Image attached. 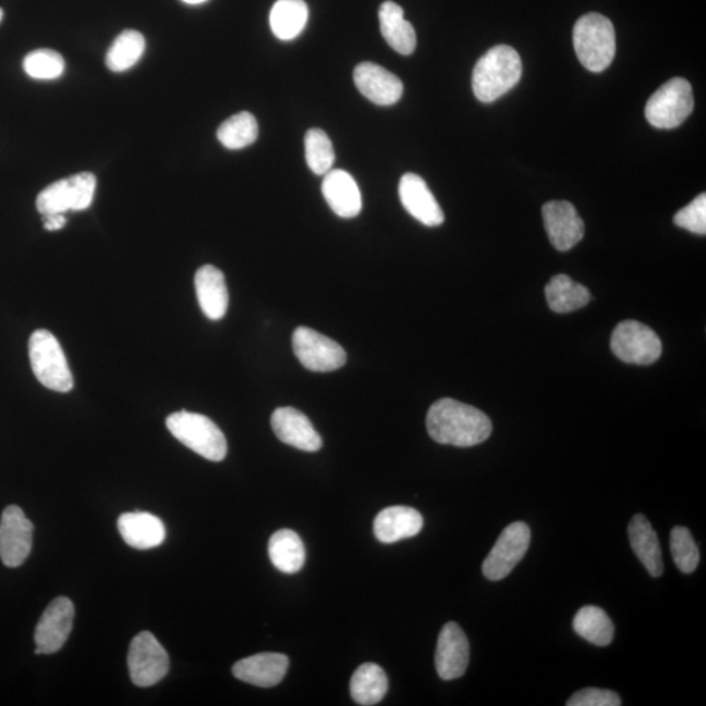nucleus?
I'll return each instance as SVG.
<instances>
[{
    "label": "nucleus",
    "instance_id": "obj_1",
    "mask_svg": "<svg viewBox=\"0 0 706 706\" xmlns=\"http://www.w3.org/2000/svg\"><path fill=\"white\" fill-rule=\"evenodd\" d=\"M427 429L438 444L470 448L488 440L493 421L478 408L444 398L429 408Z\"/></svg>",
    "mask_w": 706,
    "mask_h": 706
},
{
    "label": "nucleus",
    "instance_id": "obj_2",
    "mask_svg": "<svg viewBox=\"0 0 706 706\" xmlns=\"http://www.w3.org/2000/svg\"><path fill=\"white\" fill-rule=\"evenodd\" d=\"M521 77V57L508 44H497L475 64L474 93L481 102H494L515 88Z\"/></svg>",
    "mask_w": 706,
    "mask_h": 706
},
{
    "label": "nucleus",
    "instance_id": "obj_3",
    "mask_svg": "<svg viewBox=\"0 0 706 706\" xmlns=\"http://www.w3.org/2000/svg\"><path fill=\"white\" fill-rule=\"evenodd\" d=\"M575 51L586 70L601 72L613 63L616 36L611 20L591 12L579 18L574 28Z\"/></svg>",
    "mask_w": 706,
    "mask_h": 706
},
{
    "label": "nucleus",
    "instance_id": "obj_4",
    "mask_svg": "<svg viewBox=\"0 0 706 706\" xmlns=\"http://www.w3.org/2000/svg\"><path fill=\"white\" fill-rule=\"evenodd\" d=\"M167 427L178 441L200 457L212 463H220L227 457V438L207 416L189 411L175 412L168 416Z\"/></svg>",
    "mask_w": 706,
    "mask_h": 706
},
{
    "label": "nucleus",
    "instance_id": "obj_5",
    "mask_svg": "<svg viewBox=\"0 0 706 706\" xmlns=\"http://www.w3.org/2000/svg\"><path fill=\"white\" fill-rule=\"evenodd\" d=\"M29 360L33 374L44 388L58 392H69L73 388V377L61 344L48 330H37L29 339Z\"/></svg>",
    "mask_w": 706,
    "mask_h": 706
},
{
    "label": "nucleus",
    "instance_id": "obj_6",
    "mask_svg": "<svg viewBox=\"0 0 706 706\" xmlns=\"http://www.w3.org/2000/svg\"><path fill=\"white\" fill-rule=\"evenodd\" d=\"M694 110V93L689 81L668 80L646 102L645 117L656 129L672 130L687 120Z\"/></svg>",
    "mask_w": 706,
    "mask_h": 706
},
{
    "label": "nucleus",
    "instance_id": "obj_7",
    "mask_svg": "<svg viewBox=\"0 0 706 706\" xmlns=\"http://www.w3.org/2000/svg\"><path fill=\"white\" fill-rule=\"evenodd\" d=\"M96 177L92 173H78L63 178L43 189L37 197V210L41 215L84 211L93 202Z\"/></svg>",
    "mask_w": 706,
    "mask_h": 706
},
{
    "label": "nucleus",
    "instance_id": "obj_8",
    "mask_svg": "<svg viewBox=\"0 0 706 706\" xmlns=\"http://www.w3.org/2000/svg\"><path fill=\"white\" fill-rule=\"evenodd\" d=\"M611 349L616 358L636 366H650L663 355V344L657 334L637 321H624L615 327Z\"/></svg>",
    "mask_w": 706,
    "mask_h": 706
},
{
    "label": "nucleus",
    "instance_id": "obj_9",
    "mask_svg": "<svg viewBox=\"0 0 706 706\" xmlns=\"http://www.w3.org/2000/svg\"><path fill=\"white\" fill-rule=\"evenodd\" d=\"M130 678L138 687H151L166 678L169 656L150 632L133 637L128 657Z\"/></svg>",
    "mask_w": 706,
    "mask_h": 706
},
{
    "label": "nucleus",
    "instance_id": "obj_10",
    "mask_svg": "<svg viewBox=\"0 0 706 706\" xmlns=\"http://www.w3.org/2000/svg\"><path fill=\"white\" fill-rule=\"evenodd\" d=\"M531 540L530 527L524 523L510 524L505 527L497 539L496 545L490 549L485 563H483V574L490 581H499L510 575L516 565L524 559Z\"/></svg>",
    "mask_w": 706,
    "mask_h": 706
},
{
    "label": "nucleus",
    "instance_id": "obj_11",
    "mask_svg": "<svg viewBox=\"0 0 706 706\" xmlns=\"http://www.w3.org/2000/svg\"><path fill=\"white\" fill-rule=\"evenodd\" d=\"M294 351L302 366L311 371H332L345 367L347 354L336 340L309 327H299L292 337Z\"/></svg>",
    "mask_w": 706,
    "mask_h": 706
},
{
    "label": "nucleus",
    "instance_id": "obj_12",
    "mask_svg": "<svg viewBox=\"0 0 706 706\" xmlns=\"http://www.w3.org/2000/svg\"><path fill=\"white\" fill-rule=\"evenodd\" d=\"M34 526L17 505H10L0 518V559L18 568L32 551Z\"/></svg>",
    "mask_w": 706,
    "mask_h": 706
},
{
    "label": "nucleus",
    "instance_id": "obj_13",
    "mask_svg": "<svg viewBox=\"0 0 706 706\" xmlns=\"http://www.w3.org/2000/svg\"><path fill=\"white\" fill-rule=\"evenodd\" d=\"M76 607L66 597H58L44 609L36 627V654H53L63 648L69 638Z\"/></svg>",
    "mask_w": 706,
    "mask_h": 706
},
{
    "label": "nucleus",
    "instance_id": "obj_14",
    "mask_svg": "<svg viewBox=\"0 0 706 706\" xmlns=\"http://www.w3.org/2000/svg\"><path fill=\"white\" fill-rule=\"evenodd\" d=\"M544 221L549 241L559 251H568L584 239L585 225L576 207L565 200H553L544 206Z\"/></svg>",
    "mask_w": 706,
    "mask_h": 706
},
{
    "label": "nucleus",
    "instance_id": "obj_15",
    "mask_svg": "<svg viewBox=\"0 0 706 706\" xmlns=\"http://www.w3.org/2000/svg\"><path fill=\"white\" fill-rule=\"evenodd\" d=\"M470 660V644L457 623L445 624L438 636L436 670L443 680H455L464 676Z\"/></svg>",
    "mask_w": 706,
    "mask_h": 706
},
{
    "label": "nucleus",
    "instance_id": "obj_16",
    "mask_svg": "<svg viewBox=\"0 0 706 706\" xmlns=\"http://www.w3.org/2000/svg\"><path fill=\"white\" fill-rule=\"evenodd\" d=\"M354 80L360 93L377 106H394L404 95L402 81L376 63L366 62L356 67Z\"/></svg>",
    "mask_w": 706,
    "mask_h": 706
},
{
    "label": "nucleus",
    "instance_id": "obj_17",
    "mask_svg": "<svg viewBox=\"0 0 706 706\" xmlns=\"http://www.w3.org/2000/svg\"><path fill=\"white\" fill-rule=\"evenodd\" d=\"M275 435L281 443L302 451H318L322 448V438L314 424L301 411L292 407H281L271 416Z\"/></svg>",
    "mask_w": 706,
    "mask_h": 706
},
{
    "label": "nucleus",
    "instance_id": "obj_18",
    "mask_svg": "<svg viewBox=\"0 0 706 706\" xmlns=\"http://www.w3.org/2000/svg\"><path fill=\"white\" fill-rule=\"evenodd\" d=\"M399 198L406 211L427 227L441 226L445 215L426 181L414 173L400 178Z\"/></svg>",
    "mask_w": 706,
    "mask_h": 706
},
{
    "label": "nucleus",
    "instance_id": "obj_19",
    "mask_svg": "<svg viewBox=\"0 0 706 706\" xmlns=\"http://www.w3.org/2000/svg\"><path fill=\"white\" fill-rule=\"evenodd\" d=\"M289 659L280 653H261L237 663L232 673L237 679L251 686L270 688L285 679Z\"/></svg>",
    "mask_w": 706,
    "mask_h": 706
},
{
    "label": "nucleus",
    "instance_id": "obj_20",
    "mask_svg": "<svg viewBox=\"0 0 706 706\" xmlns=\"http://www.w3.org/2000/svg\"><path fill=\"white\" fill-rule=\"evenodd\" d=\"M322 195L327 205L340 218L352 219L361 212L362 200L359 186L345 170L331 169L325 175Z\"/></svg>",
    "mask_w": 706,
    "mask_h": 706
},
{
    "label": "nucleus",
    "instance_id": "obj_21",
    "mask_svg": "<svg viewBox=\"0 0 706 706\" xmlns=\"http://www.w3.org/2000/svg\"><path fill=\"white\" fill-rule=\"evenodd\" d=\"M196 291L200 309L211 321L225 318L229 295L225 274L218 267L206 265L196 274Z\"/></svg>",
    "mask_w": 706,
    "mask_h": 706
},
{
    "label": "nucleus",
    "instance_id": "obj_22",
    "mask_svg": "<svg viewBox=\"0 0 706 706\" xmlns=\"http://www.w3.org/2000/svg\"><path fill=\"white\" fill-rule=\"evenodd\" d=\"M118 530L126 545L137 549L159 547L167 537L161 519L146 511L125 513L118 519Z\"/></svg>",
    "mask_w": 706,
    "mask_h": 706
},
{
    "label": "nucleus",
    "instance_id": "obj_23",
    "mask_svg": "<svg viewBox=\"0 0 706 706\" xmlns=\"http://www.w3.org/2000/svg\"><path fill=\"white\" fill-rule=\"evenodd\" d=\"M424 525L420 513L410 507H390L378 513L374 530L376 538L385 545L412 538L418 535Z\"/></svg>",
    "mask_w": 706,
    "mask_h": 706
},
{
    "label": "nucleus",
    "instance_id": "obj_24",
    "mask_svg": "<svg viewBox=\"0 0 706 706\" xmlns=\"http://www.w3.org/2000/svg\"><path fill=\"white\" fill-rule=\"evenodd\" d=\"M632 549L653 577L664 574L663 551H660L657 533L653 530L649 519L636 515L628 526Z\"/></svg>",
    "mask_w": 706,
    "mask_h": 706
},
{
    "label": "nucleus",
    "instance_id": "obj_25",
    "mask_svg": "<svg viewBox=\"0 0 706 706\" xmlns=\"http://www.w3.org/2000/svg\"><path fill=\"white\" fill-rule=\"evenodd\" d=\"M381 33L386 42L402 56H410L416 48V32L410 21L405 19L402 7L394 2H385L378 12Z\"/></svg>",
    "mask_w": 706,
    "mask_h": 706
},
{
    "label": "nucleus",
    "instance_id": "obj_26",
    "mask_svg": "<svg viewBox=\"0 0 706 706\" xmlns=\"http://www.w3.org/2000/svg\"><path fill=\"white\" fill-rule=\"evenodd\" d=\"M546 299L555 314L564 315L586 307L591 295L589 289L568 275H556L546 286Z\"/></svg>",
    "mask_w": 706,
    "mask_h": 706
},
{
    "label": "nucleus",
    "instance_id": "obj_27",
    "mask_svg": "<svg viewBox=\"0 0 706 706\" xmlns=\"http://www.w3.org/2000/svg\"><path fill=\"white\" fill-rule=\"evenodd\" d=\"M269 556L274 567L286 575H295L305 564V547L292 530H279L269 541Z\"/></svg>",
    "mask_w": 706,
    "mask_h": 706
},
{
    "label": "nucleus",
    "instance_id": "obj_28",
    "mask_svg": "<svg viewBox=\"0 0 706 706\" xmlns=\"http://www.w3.org/2000/svg\"><path fill=\"white\" fill-rule=\"evenodd\" d=\"M309 10L304 0H278L270 13L272 33L282 41L296 39L307 26Z\"/></svg>",
    "mask_w": 706,
    "mask_h": 706
},
{
    "label": "nucleus",
    "instance_id": "obj_29",
    "mask_svg": "<svg viewBox=\"0 0 706 706\" xmlns=\"http://www.w3.org/2000/svg\"><path fill=\"white\" fill-rule=\"evenodd\" d=\"M389 682L382 668L376 664H364L351 679V696L356 704L377 705L388 694Z\"/></svg>",
    "mask_w": 706,
    "mask_h": 706
},
{
    "label": "nucleus",
    "instance_id": "obj_30",
    "mask_svg": "<svg viewBox=\"0 0 706 706\" xmlns=\"http://www.w3.org/2000/svg\"><path fill=\"white\" fill-rule=\"evenodd\" d=\"M574 629L578 636L597 646L611 644L615 634L611 619L604 609L596 606L579 609L574 619Z\"/></svg>",
    "mask_w": 706,
    "mask_h": 706
},
{
    "label": "nucleus",
    "instance_id": "obj_31",
    "mask_svg": "<svg viewBox=\"0 0 706 706\" xmlns=\"http://www.w3.org/2000/svg\"><path fill=\"white\" fill-rule=\"evenodd\" d=\"M146 41L137 31H125L117 37L107 53V66L110 71L123 72L132 69L143 56Z\"/></svg>",
    "mask_w": 706,
    "mask_h": 706
},
{
    "label": "nucleus",
    "instance_id": "obj_32",
    "mask_svg": "<svg viewBox=\"0 0 706 706\" xmlns=\"http://www.w3.org/2000/svg\"><path fill=\"white\" fill-rule=\"evenodd\" d=\"M257 138L258 123L256 117L248 111L228 118L218 130V139L228 150H241L255 143Z\"/></svg>",
    "mask_w": 706,
    "mask_h": 706
},
{
    "label": "nucleus",
    "instance_id": "obj_33",
    "mask_svg": "<svg viewBox=\"0 0 706 706\" xmlns=\"http://www.w3.org/2000/svg\"><path fill=\"white\" fill-rule=\"evenodd\" d=\"M305 158L311 172L325 176L332 169L336 153L329 137L324 130L311 129L305 136Z\"/></svg>",
    "mask_w": 706,
    "mask_h": 706
},
{
    "label": "nucleus",
    "instance_id": "obj_34",
    "mask_svg": "<svg viewBox=\"0 0 706 706\" xmlns=\"http://www.w3.org/2000/svg\"><path fill=\"white\" fill-rule=\"evenodd\" d=\"M27 76L37 80H54L62 77L64 59L61 54L50 49L32 51L22 62Z\"/></svg>",
    "mask_w": 706,
    "mask_h": 706
},
{
    "label": "nucleus",
    "instance_id": "obj_35",
    "mask_svg": "<svg viewBox=\"0 0 706 706\" xmlns=\"http://www.w3.org/2000/svg\"><path fill=\"white\" fill-rule=\"evenodd\" d=\"M673 559L683 574L690 575L700 561V553L687 527L675 526L670 537Z\"/></svg>",
    "mask_w": 706,
    "mask_h": 706
},
{
    "label": "nucleus",
    "instance_id": "obj_36",
    "mask_svg": "<svg viewBox=\"0 0 706 706\" xmlns=\"http://www.w3.org/2000/svg\"><path fill=\"white\" fill-rule=\"evenodd\" d=\"M675 226L687 229L689 232L706 235V196H697L693 202L675 215Z\"/></svg>",
    "mask_w": 706,
    "mask_h": 706
},
{
    "label": "nucleus",
    "instance_id": "obj_37",
    "mask_svg": "<svg viewBox=\"0 0 706 706\" xmlns=\"http://www.w3.org/2000/svg\"><path fill=\"white\" fill-rule=\"evenodd\" d=\"M568 706H620L618 694L609 689L584 688L571 696Z\"/></svg>",
    "mask_w": 706,
    "mask_h": 706
},
{
    "label": "nucleus",
    "instance_id": "obj_38",
    "mask_svg": "<svg viewBox=\"0 0 706 706\" xmlns=\"http://www.w3.org/2000/svg\"><path fill=\"white\" fill-rule=\"evenodd\" d=\"M43 228L49 230V232H56V230H61L67 222L64 213H50L42 215Z\"/></svg>",
    "mask_w": 706,
    "mask_h": 706
},
{
    "label": "nucleus",
    "instance_id": "obj_39",
    "mask_svg": "<svg viewBox=\"0 0 706 706\" xmlns=\"http://www.w3.org/2000/svg\"><path fill=\"white\" fill-rule=\"evenodd\" d=\"M183 2L189 4H200V3H205L206 0H183Z\"/></svg>",
    "mask_w": 706,
    "mask_h": 706
}]
</instances>
